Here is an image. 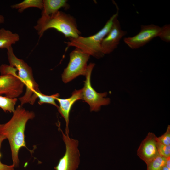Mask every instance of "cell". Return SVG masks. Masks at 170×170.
<instances>
[{"mask_svg": "<svg viewBox=\"0 0 170 170\" xmlns=\"http://www.w3.org/2000/svg\"><path fill=\"white\" fill-rule=\"evenodd\" d=\"M90 56L77 48L71 51L67 66L62 74L63 82L67 83L79 76H85Z\"/></svg>", "mask_w": 170, "mask_h": 170, "instance_id": "8992f818", "label": "cell"}, {"mask_svg": "<svg viewBox=\"0 0 170 170\" xmlns=\"http://www.w3.org/2000/svg\"><path fill=\"white\" fill-rule=\"evenodd\" d=\"M34 29L41 38L45 31L52 28L70 39L78 37L81 34L76 19L69 14L59 11L50 15L41 16Z\"/></svg>", "mask_w": 170, "mask_h": 170, "instance_id": "7a4b0ae2", "label": "cell"}, {"mask_svg": "<svg viewBox=\"0 0 170 170\" xmlns=\"http://www.w3.org/2000/svg\"><path fill=\"white\" fill-rule=\"evenodd\" d=\"M1 124H0V127H1Z\"/></svg>", "mask_w": 170, "mask_h": 170, "instance_id": "d4e9b609", "label": "cell"}, {"mask_svg": "<svg viewBox=\"0 0 170 170\" xmlns=\"http://www.w3.org/2000/svg\"><path fill=\"white\" fill-rule=\"evenodd\" d=\"M25 85L17 73L0 75V95L10 98H17L23 93Z\"/></svg>", "mask_w": 170, "mask_h": 170, "instance_id": "9c48e42d", "label": "cell"}, {"mask_svg": "<svg viewBox=\"0 0 170 170\" xmlns=\"http://www.w3.org/2000/svg\"><path fill=\"white\" fill-rule=\"evenodd\" d=\"M157 148L160 156L166 158L170 157V145H166L157 141Z\"/></svg>", "mask_w": 170, "mask_h": 170, "instance_id": "ffe728a7", "label": "cell"}, {"mask_svg": "<svg viewBox=\"0 0 170 170\" xmlns=\"http://www.w3.org/2000/svg\"><path fill=\"white\" fill-rule=\"evenodd\" d=\"M167 158L160 155L146 164L147 170H161L164 165Z\"/></svg>", "mask_w": 170, "mask_h": 170, "instance_id": "ac0fdd59", "label": "cell"}, {"mask_svg": "<svg viewBox=\"0 0 170 170\" xmlns=\"http://www.w3.org/2000/svg\"><path fill=\"white\" fill-rule=\"evenodd\" d=\"M82 89L75 90L71 96L66 99H61L57 97L56 99L59 104L58 108L59 113L64 119L66 122L65 134H69L68 125L69 116L71 109L74 103L77 101L82 99Z\"/></svg>", "mask_w": 170, "mask_h": 170, "instance_id": "7c38bea8", "label": "cell"}, {"mask_svg": "<svg viewBox=\"0 0 170 170\" xmlns=\"http://www.w3.org/2000/svg\"><path fill=\"white\" fill-rule=\"evenodd\" d=\"M118 15L114 18L110 30L102 41L101 48L105 55L111 53L116 49L121 39L127 34V31L121 29L118 19Z\"/></svg>", "mask_w": 170, "mask_h": 170, "instance_id": "30bf717a", "label": "cell"}, {"mask_svg": "<svg viewBox=\"0 0 170 170\" xmlns=\"http://www.w3.org/2000/svg\"><path fill=\"white\" fill-rule=\"evenodd\" d=\"M4 21V17L0 15V24L3 23Z\"/></svg>", "mask_w": 170, "mask_h": 170, "instance_id": "cb8c5ba5", "label": "cell"}, {"mask_svg": "<svg viewBox=\"0 0 170 170\" xmlns=\"http://www.w3.org/2000/svg\"><path fill=\"white\" fill-rule=\"evenodd\" d=\"M43 7V2L41 0H25L11 6L12 8L17 9L20 13L29 8L35 7L42 9Z\"/></svg>", "mask_w": 170, "mask_h": 170, "instance_id": "9a60e30c", "label": "cell"}, {"mask_svg": "<svg viewBox=\"0 0 170 170\" xmlns=\"http://www.w3.org/2000/svg\"><path fill=\"white\" fill-rule=\"evenodd\" d=\"M95 65V64L91 63L88 66L84 86L82 89V99L89 105L91 111L97 112L100 110L102 106L108 105L110 99L106 97V92L98 93L92 86L91 76Z\"/></svg>", "mask_w": 170, "mask_h": 170, "instance_id": "5b68a950", "label": "cell"}, {"mask_svg": "<svg viewBox=\"0 0 170 170\" xmlns=\"http://www.w3.org/2000/svg\"><path fill=\"white\" fill-rule=\"evenodd\" d=\"M118 14V9L116 13L111 16L103 27L95 34L88 37L79 36L75 38H71L65 42L67 49L70 47H74L84 52L93 57L99 59L105 55L101 48V42L110 30L115 17Z\"/></svg>", "mask_w": 170, "mask_h": 170, "instance_id": "3957f363", "label": "cell"}, {"mask_svg": "<svg viewBox=\"0 0 170 170\" xmlns=\"http://www.w3.org/2000/svg\"><path fill=\"white\" fill-rule=\"evenodd\" d=\"M17 101V98H10L0 95V108L5 112L13 113Z\"/></svg>", "mask_w": 170, "mask_h": 170, "instance_id": "e0dca14e", "label": "cell"}, {"mask_svg": "<svg viewBox=\"0 0 170 170\" xmlns=\"http://www.w3.org/2000/svg\"><path fill=\"white\" fill-rule=\"evenodd\" d=\"M157 138L154 133L149 132L138 149V156L146 164L160 155L157 148Z\"/></svg>", "mask_w": 170, "mask_h": 170, "instance_id": "8fae6325", "label": "cell"}, {"mask_svg": "<svg viewBox=\"0 0 170 170\" xmlns=\"http://www.w3.org/2000/svg\"><path fill=\"white\" fill-rule=\"evenodd\" d=\"M161 170H170V157L167 158L165 163Z\"/></svg>", "mask_w": 170, "mask_h": 170, "instance_id": "603a6c76", "label": "cell"}, {"mask_svg": "<svg viewBox=\"0 0 170 170\" xmlns=\"http://www.w3.org/2000/svg\"><path fill=\"white\" fill-rule=\"evenodd\" d=\"M158 37L163 41L169 42H170V25L167 24L161 27Z\"/></svg>", "mask_w": 170, "mask_h": 170, "instance_id": "d6986e66", "label": "cell"}, {"mask_svg": "<svg viewBox=\"0 0 170 170\" xmlns=\"http://www.w3.org/2000/svg\"><path fill=\"white\" fill-rule=\"evenodd\" d=\"M5 139L6 138L4 136L0 134V150L2 143ZM1 157V154L0 152V159ZM14 167L13 164L8 165L2 163L0 160V170H14Z\"/></svg>", "mask_w": 170, "mask_h": 170, "instance_id": "7402d4cb", "label": "cell"}, {"mask_svg": "<svg viewBox=\"0 0 170 170\" xmlns=\"http://www.w3.org/2000/svg\"><path fill=\"white\" fill-rule=\"evenodd\" d=\"M7 55L10 65L15 68L18 76L26 88L25 94L19 98L21 105L27 103L33 105L36 99L35 92L39 90V86L35 81L31 67L14 54L12 46L7 49Z\"/></svg>", "mask_w": 170, "mask_h": 170, "instance_id": "277c9868", "label": "cell"}, {"mask_svg": "<svg viewBox=\"0 0 170 170\" xmlns=\"http://www.w3.org/2000/svg\"><path fill=\"white\" fill-rule=\"evenodd\" d=\"M19 40V36L3 28L0 29V48L8 49Z\"/></svg>", "mask_w": 170, "mask_h": 170, "instance_id": "5bb4252c", "label": "cell"}, {"mask_svg": "<svg viewBox=\"0 0 170 170\" xmlns=\"http://www.w3.org/2000/svg\"><path fill=\"white\" fill-rule=\"evenodd\" d=\"M139 32L133 37L124 38L125 43L130 48L134 49L146 45L154 38L158 37L161 27L153 24L141 25Z\"/></svg>", "mask_w": 170, "mask_h": 170, "instance_id": "ba28073f", "label": "cell"}, {"mask_svg": "<svg viewBox=\"0 0 170 170\" xmlns=\"http://www.w3.org/2000/svg\"><path fill=\"white\" fill-rule=\"evenodd\" d=\"M158 142L164 144L170 145V126L168 125L165 133L161 136L157 137Z\"/></svg>", "mask_w": 170, "mask_h": 170, "instance_id": "44dd1931", "label": "cell"}, {"mask_svg": "<svg viewBox=\"0 0 170 170\" xmlns=\"http://www.w3.org/2000/svg\"><path fill=\"white\" fill-rule=\"evenodd\" d=\"M35 96L36 99L38 98V103L42 105L44 103L52 104L56 106L57 108L59 106L57 104L55 101L57 97H59L60 94L56 93L51 95H47L42 93L39 90L35 92Z\"/></svg>", "mask_w": 170, "mask_h": 170, "instance_id": "2e32d148", "label": "cell"}, {"mask_svg": "<svg viewBox=\"0 0 170 170\" xmlns=\"http://www.w3.org/2000/svg\"><path fill=\"white\" fill-rule=\"evenodd\" d=\"M35 117L33 112L26 110L20 105L15 109L11 119L0 127V134L4 136L9 142L14 167L19 166L20 149L22 147L26 148L25 136L26 124L29 120Z\"/></svg>", "mask_w": 170, "mask_h": 170, "instance_id": "6da1fadb", "label": "cell"}, {"mask_svg": "<svg viewBox=\"0 0 170 170\" xmlns=\"http://www.w3.org/2000/svg\"><path fill=\"white\" fill-rule=\"evenodd\" d=\"M43 2L41 16L50 15L58 11L61 8L67 9L70 7L66 0H44Z\"/></svg>", "mask_w": 170, "mask_h": 170, "instance_id": "4fadbf2b", "label": "cell"}, {"mask_svg": "<svg viewBox=\"0 0 170 170\" xmlns=\"http://www.w3.org/2000/svg\"><path fill=\"white\" fill-rule=\"evenodd\" d=\"M61 132L66 147L65 153L54 167L55 170H76L80 162V154L78 149V141L70 138L69 134Z\"/></svg>", "mask_w": 170, "mask_h": 170, "instance_id": "52a82bcc", "label": "cell"}]
</instances>
